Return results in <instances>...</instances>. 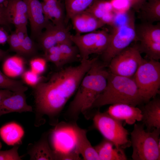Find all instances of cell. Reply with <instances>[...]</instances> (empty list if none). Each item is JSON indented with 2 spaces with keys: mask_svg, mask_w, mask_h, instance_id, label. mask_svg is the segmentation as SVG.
Returning a JSON list of instances; mask_svg holds the SVG:
<instances>
[{
  "mask_svg": "<svg viewBox=\"0 0 160 160\" xmlns=\"http://www.w3.org/2000/svg\"><path fill=\"white\" fill-rule=\"evenodd\" d=\"M97 57L81 60L76 66H69L54 72L47 78L40 79L33 87L35 103L34 125L39 127L46 121L56 125L62 111L76 92L84 76Z\"/></svg>",
  "mask_w": 160,
  "mask_h": 160,
  "instance_id": "cell-1",
  "label": "cell"
},
{
  "mask_svg": "<svg viewBox=\"0 0 160 160\" xmlns=\"http://www.w3.org/2000/svg\"><path fill=\"white\" fill-rule=\"evenodd\" d=\"M105 65L97 58L82 79L73 100L65 113V119L72 124L76 123L80 114L90 118L89 111L107 85L109 71Z\"/></svg>",
  "mask_w": 160,
  "mask_h": 160,
  "instance_id": "cell-2",
  "label": "cell"
},
{
  "mask_svg": "<svg viewBox=\"0 0 160 160\" xmlns=\"http://www.w3.org/2000/svg\"><path fill=\"white\" fill-rule=\"evenodd\" d=\"M143 102L133 78L120 76L109 72L106 86L91 109L117 103L137 106Z\"/></svg>",
  "mask_w": 160,
  "mask_h": 160,
  "instance_id": "cell-3",
  "label": "cell"
},
{
  "mask_svg": "<svg viewBox=\"0 0 160 160\" xmlns=\"http://www.w3.org/2000/svg\"><path fill=\"white\" fill-rule=\"evenodd\" d=\"M134 124L130 134L132 159L160 160V128L148 131L143 124Z\"/></svg>",
  "mask_w": 160,
  "mask_h": 160,
  "instance_id": "cell-4",
  "label": "cell"
},
{
  "mask_svg": "<svg viewBox=\"0 0 160 160\" xmlns=\"http://www.w3.org/2000/svg\"><path fill=\"white\" fill-rule=\"evenodd\" d=\"M133 78L143 102H148L159 92L160 62L144 59Z\"/></svg>",
  "mask_w": 160,
  "mask_h": 160,
  "instance_id": "cell-5",
  "label": "cell"
},
{
  "mask_svg": "<svg viewBox=\"0 0 160 160\" xmlns=\"http://www.w3.org/2000/svg\"><path fill=\"white\" fill-rule=\"evenodd\" d=\"M136 40L134 14L132 12H129L124 23L113 27L108 46L102 54L104 63L109 64L113 57Z\"/></svg>",
  "mask_w": 160,
  "mask_h": 160,
  "instance_id": "cell-6",
  "label": "cell"
},
{
  "mask_svg": "<svg viewBox=\"0 0 160 160\" xmlns=\"http://www.w3.org/2000/svg\"><path fill=\"white\" fill-rule=\"evenodd\" d=\"M93 127L104 138L113 143L117 147L124 149L131 146L129 133L123 125V121L99 110L93 116Z\"/></svg>",
  "mask_w": 160,
  "mask_h": 160,
  "instance_id": "cell-7",
  "label": "cell"
},
{
  "mask_svg": "<svg viewBox=\"0 0 160 160\" xmlns=\"http://www.w3.org/2000/svg\"><path fill=\"white\" fill-rule=\"evenodd\" d=\"M140 53L138 45L129 46L111 60L109 72L120 76L133 77L144 59Z\"/></svg>",
  "mask_w": 160,
  "mask_h": 160,
  "instance_id": "cell-8",
  "label": "cell"
},
{
  "mask_svg": "<svg viewBox=\"0 0 160 160\" xmlns=\"http://www.w3.org/2000/svg\"><path fill=\"white\" fill-rule=\"evenodd\" d=\"M27 8L28 20L34 38L39 36L42 30L50 23L45 18L43 13L42 4L39 0H23Z\"/></svg>",
  "mask_w": 160,
  "mask_h": 160,
  "instance_id": "cell-9",
  "label": "cell"
},
{
  "mask_svg": "<svg viewBox=\"0 0 160 160\" xmlns=\"http://www.w3.org/2000/svg\"><path fill=\"white\" fill-rule=\"evenodd\" d=\"M50 132H44L39 140L28 145L27 153L30 160H56V151L51 148L48 142Z\"/></svg>",
  "mask_w": 160,
  "mask_h": 160,
  "instance_id": "cell-10",
  "label": "cell"
},
{
  "mask_svg": "<svg viewBox=\"0 0 160 160\" xmlns=\"http://www.w3.org/2000/svg\"><path fill=\"white\" fill-rule=\"evenodd\" d=\"M113 117L129 125L137 121H141L142 114L141 109L136 107L125 103L111 105L105 112Z\"/></svg>",
  "mask_w": 160,
  "mask_h": 160,
  "instance_id": "cell-11",
  "label": "cell"
},
{
  "mask_svg": "<svg viewBox=\"0 0 160 160\" xmlns=\"http://www.w3.org/2000/svg\"><path fill=\"white\" fill-rule=\"evenodd\" d=\"M75 137V150L81 155L84 160H100L94 147L87 137V130L80 127L76 123L72 124Z\"/></svg>",
  "mask_w": 160,
  "mask_h": 160,
  "instance_id": "cell-12",
  "label": "cell"
},
{
  "mask_svg": "<svg viewBox=\"0 0 160 160\" xmlns=\"http://www.w3.org/2000/svg\"><path fill=\"white\" fill-rule=\"evenodd\" d=\"M32 107L27 103L25 92H14L0 102V116L12 112H32Z\"/></svg>",
  "mask_w": 160,
  "mask_h": 160,
  "instance_id": "cell-13",
  "label": "cell"
},
{
  "mask_svg": "<svg viewBox=\"0 0 160 160\" xmlns=\"http://www.w3.org/2000/svg\"><path fill=\"white\" fill-rule=\"evenodd\" d=\"M98 35L99 31L71 35V39L78 49L81 60L88 59L89 55L95 54Z\"/></svg>",
  "mask_w": 160,
  "mask_h": 160,
  "instance_id": "cell-14",
  "label": "cell"
},
{
  "mask_svg": "<svg viewBox=\"0 0 160 160\" xmlns=\"http://www.w3.org/2000/svg\"><path fill=\"white\" fill-rule=\"evenodd\" d=\"M153 99L140 108L142 114L141 121L148 131L160 128V99L155 97Z\"/></svg>",
  "mask_w": 160,
  "mask_h": 160,
  "instance_id": "cell-15",
  "label": "cell"
},
{
  "mask_svg": "<svg viewBox=\"0 0 160 160\" xmlns=\"http://www.w3.org/2000/svg\"><path fill=\"white\" fill-rule=\"evenodd\" d=\"M77 33H90L103 26L105 24L86 11L73 16L71 19Z\"/></svg>",
  "mask_w": 160,
  "mask_h": 160,
  "instance_id": "cell-16",
  "label": "cell"
},
{
  "mask_svg": "<svg viewBox=\"0 0 160 160\" xmlns=\"http://www.w3.org/2000/svg\"><path fill=\"white\" fill-rule=\"evenodd\" d=\"M6 8L12 23L16 28L27 27L28 20L27 8L23 0H8Z\"/></svg>",
  "mask_w": 160,
  "mask_h": 160,
  "instance_id": "cell-17",
  "label": "cell"
},
{
  "mask_svg": "<svg viewBox=\"0 0 160 160\" xmlns=\"http://www.w3.org/2000/svg\"><path fill=\"white\" fill-rule=\"evenodd\" d=\"M100 160H127L124 149L116 147L111 141L105 139L94 147Z\"/></svg>",
  "mask_w": 160,
  "mask_h": 160,
  "instance_id": "cell-18",
  "label": "cell"
},
{
  "mask_svg": "<svg viewBox=\"0 0 160 160\" xmlns=\"http://www.w3.org/2000/svg\"><path fill=\"white\" fill-rule=\"evenodd\" d=\"M44 14L47 19L53 24H64L65 16L63 6L58 0H45L41 3Z\"/></svg>",
  "mask_w": 160,
  "mask_h": 160,
  "instance_id": "cell-19",
  "label": "cell"
},
{
  "mask_svg": "<svg viewBox=\"0 0 160 160\" xmlns=\"http://www.w3.org/2000/svg\"><path fill=\"white\" fill-rule=\"evenodd\" d=\"M24 134L21 126L17 123L11 122L7 124L0 128V136L7 145H20Z\"/></svg>",
  "mask_w": 160,
  "mask_h": 160,
  "instance_id": "cell-20",
  "label": "cell"
},
{
  "mask_svg": "<svg viewBox=\"0 0 160 160\" xmlns=\"http://www.w3.org/2000/svg\"><path fill=\"white\" fill-rule=\"evenodd\" d=\"M136 40H150L160 43V23L146 22L136 27Z\"/></svg>",
  "mask_w": 160,
  "mask_h": 160,
  "instance_id": "cell-21",
  "label": "cell"
},
{
  "mask_svg": "<svg viewBox=\"0 0 160 160\" xmlns=\"http://www.w3.org/2000/svg\"><path fill=\"white\" fill-rule=\"evenodd\" d=\"M2 69L4 74L9 77L19 76L24 72V60L18 55L7 57L4 60Z\"/></svg>",
  "mask_w": 160,
  "mask_h": 160,
  "instance_id": "cell-22",
  "label": "cell"
},
{
  "mask_svg": "<svg viewBox=\"0 0 160 160\" xmlns=\"http://www.w3.org/2000/svg\"><path fill=\"white\" fill-rule=\"evenodd\" d=\"M141 18L152 23L160 20V0H148L140 9Z\"/></svg>",
  "mask_w": 160,
  "mask_h": 160,
  "instance_id": "cell-23",
  "label": "cell"
},
{
  "mask_svg": "<svg viewBox=\"0 0 160 160\" xmlns=\"http://www.w3.org/2000/svg\"><path fill=\"white\" fill-rule=\"evenodd\" d=\"M94 0H65L66 15L65 23L74 15L85 11L93 3Z\"/></svg>",
  "mask_w": 160,
  "mask_h": 160,
  "instance_id": "cell-24",
  "label": "cell"
},
{
  "mask_svg": "<svg viewBox=\"0 0 160 160\" xmlns=\"http://www.w3.org/2000/svg\"><path fill=\"white\" fill-rule=\"evenodd\" d=\"M113 6L110 1L107 0H94L85 11L101 20L105 14L113 12Z\"/></svg>",
  "mask_w": 160,
  "mask_h": 160,
  "instance_id": "cell-25",
  "label": "cell"
},
{
  "mask_svg": "<svg viewBox=\"0 0 160 160\" xmlns=\"http://www.w3.org/2000/svg\"><path fill=\"white\" fill-rule=\"evenodd\" d=\"M139 40L140 43L138 47L140 52L145 53L148 59L159 61L160 59V43L148 40Z\"/></svg>",
  "mask_w": 160,
  "mask_h": 160,
  "instance_id": "cell-26",
  "label": "cell"
},
{
  "mask_svg": "<svg viewBox=\"0 0 160 160\" xmlns=\"http://www.w3.org/2000/svg\"><path fill=\"white\" fill-rule=\"evenodd\" d=\"M0 89L15 93L25 92L28 88L21 81L12 79L0 71Z\"/></svg>",
  "mask_w": 160,
  "mask_h": 160,
  "instance_id": "cell-27",
  "label": "cell"
},
{
  "mask_svg": "<svg viewBox=\"0 0 160 160\" xmlns=\"http://www.w3.org/2000/svg\"><path fill=\"white\" fill-rule=\"evenodd\" d=\"M50 23L38 37L41 46L44 52L52 47L57 44Z\"/></svg>",
  "mask_w": 160,
  "mask_h": 160,
  "instance_id": "cell-28",
  "label": "cell"
},
{
  "mask_svg": "<svg viewBox=\"0 0 160 160\" xmlns=\"http://www.w3.org/2000/svg\"><path fill=\"white\" fill-rule=\"evenodd\" d=\"M52 28L57 44H72L73 43L71 39V35L65 26L56 25L52 23Z\"/></svg>",
  "mask_w": 160,
  "mask_h": 160,
  "instance_id": "cell-29",
  "label": "cell"
},
{
  "mask_svg": "<svg viewBox=\"0 0 160 160\" xmlns=\"http://www.w3.org/2000/svg\"><path fill=\"white\" fill-rule=\"evenodd\" d=\"M36 49L32 39L27 35L21 43L18 55L30 57L34 55Z\"/></svg>",
  "mask_w": 160,
  "mask_h": 160,
  "instance_id": "cell-30",
  "label": "cell"
},
{
  "mask_svg": "<svg viewBox=\"0 0 160 160\" xmlns=\"http://www.w3.org/2000/svg\"><path fill=\"white\" fill-rule=\"evenodd\" d=\"M61 53L67 63L73 61L76 58L78 51L77 47L72 44H58Z\"/></svg>",
  "mask_w": 160,
  "mask_h": 160,
  "instance_id": "cell-31",
  "label": "cell"
},
{
  "mask_svg": "<svg viewBox=\"0 0 160 160\" xmlns=\"http://www.w3.org/2000/svg\"><path fill=\"white\" fill-rule=\"evenodd\" d=\"M20 145H13L11 149L5 151L0 150V160H21L22 156H20L18 150Z\"/></svg>",
  "mask_w": 160,
  "mask_h": 160,
  "instance_id": "cell-32",
  "label": "cell"
},
{
  "mask_svg": "<svg viewBox=\"0 0 160 160\" xmlns=\"http://www.w3.org/2000/svg\"><path fill=\"white\" fill-rule=\"evenodd\" d=\"M46 61L44 58L32 59L30 61L31 70L38 74L42 73L45 70Z\"/></svg>",
  "mask_w": 160,
  "mask_h": 160,
  "instance_id": "cell-33",
  "label": "cell"
},
{
  "mask_svg": "<svg viewBox=\"0 0 160 160\" xmlns=\"http://www.w3.org/2000/svg\"><path fill=\"white\" fill-rule=\"evenodd\" d=\"M44 58L47 61L53 63L58 68H61L67 63L62 54L44 53Z\"/></svg>",
  "mask_w": 160,
  "mask_h": 160,
  "instance_id": "cell-34",
  "label": "cell"
},
{
  "mask_svg": "<svg viewBox=\"0 0 160 160\" xmlns=\"http://www.w3.org/2000/svg\"><path fill=\"white\" fill-rule=\"evenodd\" d=\"M56 150V160H80L79 154L75 150L73 152H64Z\"/></svg>",
  "mask_w": 160,
  "mask_h": 160,
  "instance_id": "cell-35",
  "label": "cell"
},
{
  "mask_svg": "<svg viewBox=\"0 0 160 160\" xmlns=\"http://www.w3.org/2000/svg\"><path fill=\"white\" fill-rule=\"evenodd\" d=\"M22 74L25 83L32 87L36 85L41 79L39 74L31 70L26 71Z\"/></svg>",
  "mask_w": 160,
  "mask_h": 160,
  "instance_id": "cell-36",
  "label": "cell"
},
{
  "mask_svg": "<svg viewBox=\"0 0 160 160\" xmlns=\"http://www.w3.org/2000/svg\"><path fill=\"white\" fill-rule=\"evenodd\" d=\"M10 49L18 55L20 51L21 43L15 31L9 36L7 41Z\"/></svg>",
  "mask_w": 160,
  "mask_h": 160,
  "instance_id": "cell-37",
  "label": "cell"
},
{
  "mask_svg": "<svg viewBox=\"0 0 160 160\" xmlns=\"http://www.w3.org/2000/svg\"><path fill=\"white\" fill-rule=\"evenodd\" d=\"M12 23L6 7L0 5V25L9 26Z\"/></svg>",
  "mask_w": 160,
  "mask_h": 160,
  "instance_id": "cell-38",
  "label": "cell"
},
{
  "mask_svg": "<svg viewBox=\"0 0 160 160\" xmlns=\"http://www.w3.org/2000/svg\"><path fill=\"white\" fill-rule=\"evenodd\" d=\"M130 7L139 12L146 0H127Z\"/></svg>",
  "mask_w": 160,
  "mask_h": 160,
  "instance_id": "cell-39",
  "label": "cell"
},
{
  "mask_svg": "<svg viewBox=\"0 0 160 160\" xmlns=\"http://www.w3.org/2000/svg\"><path fill=\"white\" fill-rule=\"evenodd\" d=\"M15 32L21 43L28 35L27 27L16 28Z\"/></svg>",
  "mask_w": 160,
  "mask_h": 160,
  "instance_id": "cell-40",
  "label": "cell"
},
{
  "mask_svg": "<svg viewBox=\"0 0 160 160\" xmlns=\"http://www.w3.org/2000/svg\"><path fill=\"white\" fill-rule=\"evenodd\" d=\"M9 35L0 25V44H4L7 42Z\"/></svg>",
  "mask_w": 160,
  "mask_h": 160,
  "instance_id": "cell-41",
  "label": "cell"
},
{
  "mask_svg": "<svg viewBox=\"0 0 160 160\" xmlns=\"http://www.w3.org/2000/svg\"><path fill=\"white\" fill-rule=\"evenodd\" d=\"M14 92L9 90L0 89V102L4 99L12 95Z\"/></svg>",
  "mask_w": 160,
  "mask_h": 160,
  "instance_id": "cell-42",
  "label": "cell"
},
{
  "mask_svg": "<svg viewBox=\"0 0 160 160\" xmlns=\"http://www.w3.org/2000/svg\"><path fill=\"white\" fill-rule=\"evenodd\" d=\"M8 53L0 48V62L5 60L7 57Z\"/></svg>",
  "mask_w": 160,
  "mask_h": 160,
  "instance_id": "cell-43",
  "label": "cell"
},
{
  "mask_svg": "<svg viewBox=\"0 0 160 160\" xmlns=\"http://www.w3.org/2000/svg\"><path fill=\"white\" fill-rule=\"evenodd\" d=\"M8 0H0V5L6 7Z\"/></svg>",
  "mask_w": 160,
  "mask_h": 160,
  "instance_id": "cell-44",
  "label": "cell"
},
{
  "mask_svg": "<svg viewBox=\"0 0 160 160\" xmlns=\"http://www.w3.org/2000/svg\"><path fill=\"white\" fill-rule=\"evenodd\" d=\"M2 146V144L0 140V150H1V148Z\"/></svg>",
  "mask_w": 160,
  "mask_h": 160,
  "instance_id": "cell-45",
  "label": "cell"
},
{
  "mask_svg": "<svg viewBox=\"0 0 160 160\" xmlns=\"http://www.w3.org/2000/svg\"><path fill=\"white\" fill-rule=\"evenodd\" d=\"M61 0H59V1H61Z\"/></svg>",
  "mask_w": 160,
  "mask_h": 160,
  "instance_id": "cell-46",
  "label": "cell"
},
{
  "mask_svg": "<svg viewBox=\"0 0 160 160\" xmlns=\"http://www.w3.org/2000/svg\"><path fill=\"white\" fill-rule=\"evenodd\" d=\"M44 0H43V1H44Z\"/></svg>",
  "mask_w": 160,
  "mask_h": 160,
  "instance_id": "cell-47",
  "label": "cell"
}]
</instances>
